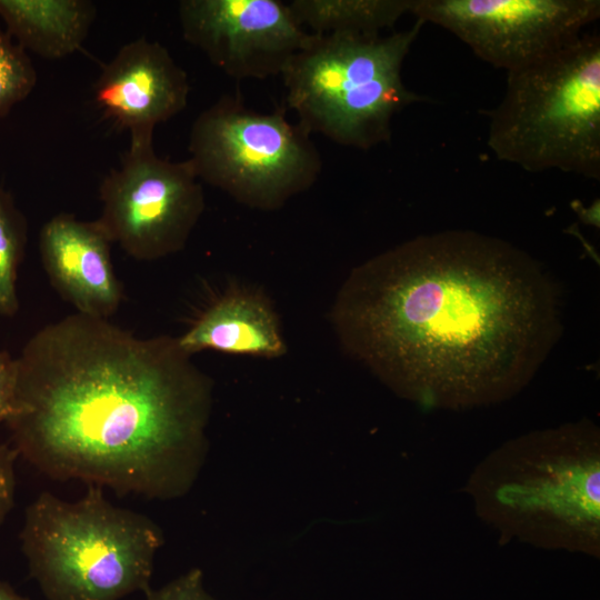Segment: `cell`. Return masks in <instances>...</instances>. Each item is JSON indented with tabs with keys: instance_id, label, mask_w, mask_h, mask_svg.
<instances>
[{
	"instance_id": "15",
	"label": "cell",
	"mask_w": 600,
	"mask_h": 600,
	"mask_svg": "<svg viewBox=\"0 0 600 600\" xmlns=\"http://www.w3.org/2000/svg\"><path fill=\"white\" fill-rule=\"evenodd\" d=\"M289 7L314 34H380L410 12L411 0H293Z\"/></svg>"
},
{
	"instance_id": "5",
	"label": "cell",
	"mask_w": 600,
	"mask_h": 600,
	"mask_svg": "<svg viewBox=\"0 0 600 600\" xmlns=\"http://www.w3.org/2000/svg\"><path fill=\"white\" fill-rule=\"evenodd\" d=\"M488 146L529 172L600 179V37L582 33L549 57L507 72L490 111Z\"/></svg>"
},
{
	"instance_id": "1",
	"label": "cell",
	"mask_w": 600,
	"mask_h": 600,
	"mask_svg": "<svg viewBox=\"0 0 600 600\" xmlns=\"http://www.w3.org/2000/svg\"><path fill=\"white\" fill-rule=\"evenodd\" d=\"M559 292L516 246L471 230L398 244L356 267L331 321L398 396L463 409L523 389L561 336Z\"/></svg>"
},
{
	"instance_id": "4",
	"label": "cell",
	"mask_w": 600,
	"mask_h": 600,
	"mask_svg": "<svg viewBox=\"0 0 600 600\" xmlns=\"http://www.w3.org/2000/svg\"><path fill=\"white\" fill-rule=\"evenodd\" d=\"M20 541L48 600H120L151 588L164 539L149 517L116 507L90 484L76 501L40 493L26 509Z\"/></svg>"
},
{
	"instance_id": "6",
	"label": "cell",
	"mask_w": 600,
	"mask_h": 600,
	"mask_svg": "<svg viewBox=\"0 0 600 600\" xmlns=\"http://www.w3.org/2000/svg\"><path fill=\"white\" fill-rule=\"evenodd\" d=\"M423 24L417 20L388 36L313 33L281 74L298 123L344 147L368 150L388 142L393 117L426 100L401 76Z\"/></svg>"
},
{
	"instance_id": "18",
	"label": "cell",
	"mask_w": 600,
	"mask_h": 600,
	"mask_svg": "<svg viewBox=\"0 0 600 600\" xmlns=\"http://www.w3.org/2000/svg\"><path fill=\"white\" fill-rule=\"evenodd\" d=\"M146 600H217L206 588L201 569L192 568L158 589L150 588Z\"/></svg>"
},
{
	"instance_id": "12",
	"label": "cell",
	"mask_w": 600,
	"mask_h": 600,
	"mask_svg": "<svg viewBox=\"0 0 600 600\" xmlns=\"http://www.w3.org/2000/svg\"><path fill=\"white\" fill-rule=\"evenodd\" d=\"M111 240L97 220L69 213L48 220L39 236L43 268L58 293L78 313L108 319L123 292L111 260Z\"/></svg>"
},
{
	"instance_id": "11",
	"label": "cell",
	"mask_w": 600,
	"mask_h": 600,
	"mask_svg": "<svg viewBox=\"0 0 600 600\" xmlns=\"http://www.w3.org/2000/svg\"><path fill=\"white\" fill-rule=\"evenodd\" d=\"M189 91L188 76L168 49L146 38L122 46L93 87L96 103L129 131L130 142L152 141L157 124L184 110Z\"/></svg>"
},
{
	"instance_id": "13",
	"label": "cell",
	"mask_w": 600,
	"mask_h": 600,
	"mask_svg": "<svg viewBox=\"0 0 600 600\" xmlns=\"http://www.w3.org/2000/svg\"><path fill=\"white\" fill-rule=\"evenodd\" d=\"M177 341L190 356L214 350L272 359L287 351L269 298L261 290L238 284L213 299Z\"/></svg>"
},
{
	"instance_id": "16",
	"label": "cell",
	"mask_w": 600,
	"mask_h": 600,
	"mask_svg": "<svg viewBox=\"0 0 600 600\" xmlns=\"http://www.w3.org/2000/svg\"><path fill=\"white\" fill-rule=\"evenodd\" d=\"M27 243V222L11 194L0 188V314L19 309L17 272Z\"/></svg>"
},
{
	"instance_id": "17",
	"label": "cell",
	"mask_w": 600,
	"mask_h": 600,
	"mask_svg": "<svg viewBox=\"0 0 600 600\" xmlns=\"http://www.w3.org/2000/svg\"><path fill=\"white\" fill-rule=\"evenodd\" d=\"M37 83V72L26 50L0 28V118L24 100Z\"/></svg>"
},
{
	"instance_id": "10",
	"label": "cell",
	"mask_w": 600,
	"mask_h": 600,
	"mask_svg": "<svg viewBox=\"0 0 600 600\" xmlns=\"http://www.w3.org/2000/svg\"><path fill=\"white\" fill-rule=\"evenodd\" d=\"M182 36L234 79L281 76L313 39L279 0H182Z\"/></svg>"
},
{
	"instance_id": "20",
	"label": "cell",
	"mask_w": 600,
	"mask_h": 600,
	"mask_svg": "<svg viewBox=\"0 0 600 600\" xmlns=\"http://www.w3.org/2000/svg\"><path fill=\"white\" fill-rule=\"evenodd\" d=\"M19 457L9 444L0 443V523L13 506L16 491L14 464Z\"/></svg>"
},
{
	"instance_id": "9",
	"label": "cell",
	"mask_w": 600,
	"mask_h": 600,
	"mask_svg": "<svg viewBox=\"0 0 600 600\" xmlns=\"http://www.w3.org/2000/svg\"><path fill=\"white\" fill-rule=\"evenodd\" d=\"M460 39L507 72L574 41L600 17L599 0H411L410 12Z\"/></svg>"
},
{
	"instance_id": "7",
	"label": "cell",
	"mask_w": 600,
	"mask_h": 600,
	"mask_svg": "<svg viewBox=\"0 0 600 600\" xmlns=\"http://www.w3.org/2000/svg\"><path fill=\"white\" fill-rule=\"evenodd\" d=\"M188 151L200 181L260 210L281 208L322 169L301 124L289 121L283 109L256 111L238 93L222 96L196 118Z\"/></svg>"
},
{
	"instance_id": "19",
	"label": "cell",
	"mask_w": 600,
	"mask_h": 600,
	"mask_svg": "<svg viewBox=\"0 0 600 600\" xmlns=\"http://www.w3.org/2000/svg\"><path fill=\"white\" fill-rule=\"evenodd\" d=\"M18 364L9 353L0 351V423L7 422L14 411Z\"/></svg>"
},
{
	"instance_id": "2",
	"label": "cell",
	"mask_w": 600,
	"mask_h": 600,
	"mask_svg": "<svg viewBox=\"0 0 600 600\" xmlns=\"http://www.w3.org/2000/svg\"><path fill=\"white\" fill-rule=\"evenodd\" d=\"M17 364L6 423L40 472L160 500L193 487L213 388L177 338H140L77 312L36 332Z\"/></svg>"
},
{
	"instance_id": "8",
	"label": "cell",
	"mask_w": 600,
	"mask_h": 600,
	"mask_svg": "<svg viewBox=\"0 0 600 600\" xmlns=\"http://www.w3.org/2000/svg\"><path fill=\"white\" fill-rule=\"evenodd\" d=\"M99 194L97 221L112 243L143 261L183 249L204 209L202 184L188 159H162L152 141L130 142Z\"/></svg>"
},
{
	"instance_id": "3",
	"label": "cell",
	"mask_w": 600,
	"mask_h": 600,
	"mask_svg": "<svg viewBox=\"0 0 600 600\" xmlns=\"http://www.w3.org/2000/svg\"><path fill=\"white\" fill-rule=\"evenodd\" d=\"M467 490L501 539L599 556L600 433L587 419L501 444Z\"/></svg>"
},
{
	"instance_id": "14",
	"label": "cell",
	"mask_w": 600,
	"mask_h": 600,
	"mask_svg": "<svg viewBox=\"0 0 600 600\" xmlns=\"http://www.w3.org/2000/svg\"><path fill=\"white\" fill-rule=\"evenodd\" d=\"M0 17L21 48L60 59L82 46L96 7L87 0H0Z\"/></svg>"
},
{
	"instance_id": "21",
	"label": "cell",
	"mask_w": 600,
	"mask_h": 600,
	"mask_svg": "<svg viewBox=\"0 0 600 600\" xmlns=\"http://www.w3.org/2000/svg\"><path fill=\"white\" fill-rule=\"evenodd\" d=\"M0 600H28L17 593L8 583L0 580Z\"/></svg>"
}]
</instances>
